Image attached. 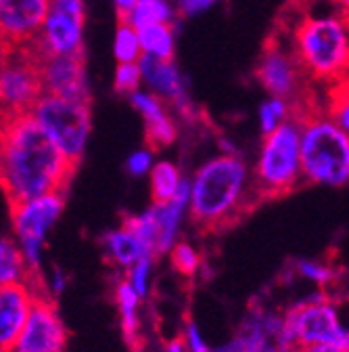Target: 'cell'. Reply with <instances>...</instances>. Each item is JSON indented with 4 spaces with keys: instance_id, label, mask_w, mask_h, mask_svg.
<instances>
[{
    "instance_id": "10",
    "label": "cell",
    "mask_w": 349,
    "mask_h": 352,
    "mask_svg": "<svg viewBox=\"0 0 349 352\" xmlns=\"http://www.w3.org/2000/svg\"><path fill=\"white\" fill-rule=\"evenodd\" d=\"M67 329L47 292L34 296L32 311L11 352H65Z\"/></svg>"
},
{
    "instance_id": "13",
    "label": "cell",
    "mask_w": 349,
    "mask_h": 352,
    "mask_svg": "<svg viewBox=\"0 0 349 352\" xmlns=\"http://www.w3.org/2000/svg\"><path fill=\"white\" fill-rule=\"evenodd\" d=\"M215 352H293L282 333V317L261 308L243 321L237 336Z\"/></svg>"
},
{
    "instance_id": "12",
    "label": "cell",
    "mask_w": 349,
    "mask_h": 352,
    "mask_svg": "<svg viewBox=\"0 0 349 352\" xmlns=\"http://www.w3.org/2000/svg\"><path fill=\"white\" fill-rule=\"evenodd\" d=\"M49 15V0H0V44L17 49L32 42Z\"/></svg>"
},
{
    "instance_id": "37",
    "label": "cell",
    "mask_w": 349,
    "mask_h": 352,
    "mask_svg": "<svg viewBox=\"0 0 349 352\" xmlns=\"http://www.w3.org/2000/svg\"><path fill=\"white\" fill-rule=\"evenodd\" d=\"M213 3H217V0H180V11L184 15H195V13L211 7Z\"/></svg>"
},
{
    "instance_id": "35",
    "label": "cell",
    "mask_w": 349,
    "mask_h": 352,
    "mask_svg": "<svg viewBox=\"0 0 349 352\" xmlns=\"http://www.w3.org/2000/svg\"><path fill=\"white\" fill-rule=\"evenodd\" d=\"M153 166V155L151 151H134L128 160V170L132 172L134 176H141V174H147Z\"/></svg>"
},
{
    "instance_id": "22",
    "label": "cell",
    "mask_w": 349,
    "mask_h": 352,
    "mask_svg": "<svg viewBox=\"0 0 349 352\" xmlns=\"http://www.w3.org/2000/svg\"><path fill=\"white\" fill-rule=\"evenodd\" d=\"M119 21L128 23L130 28H143L151 23H169L171 21V7L165 0H139Z\"/></svg>"
},
{
    "instance_id": "6",
    "label": "cell",
    "mask_w": 349,
    "mask_h": 352,
    "mask_svg": "<svg viewBox=\"0 0 349 352\" xmlns=\"http://www.w3.org/2000/svg\"><path fill=\"white\" fill-rule=\"evenodd\" d=\"M29 113L63 157L77 166L88 145L91 101L42 95Z\"/></svg>"
},
{
    "instance_id": "26",
    "label": "cell",
    "mask_w": 349,
    "mask_h": 352,
    "mask_svg": "<svg viewBox=\"0 0 349 352\" xmlns=\"http://www.w3.org/2000/svg\"><path fill=\"white\" fill-rule=\"evenodd\" d=\"M143 51L139 44L136 30L130 28L128 23L119 21L117 36H115V57L119 63H136L141 59Z\"/></svg>"
},
{
    "instance_id": "9",
    "label": "cell",
    "mask_w": 349,
    "mask_h": 352,
    "mask_svg": "<svg viewBox=\"0 0 349 352\" xmlns=\"http://www.w3.org/2000/svg\"><path fill=\"white\" fill-rule=\"evenodd\" d=\"M65 206V193H47L11 208L13 227L19 237V252L29 273V281H38L42 264V248L51 227L59 220Z\"/></svg>"
},
{
    "instance_id": "38",
    "label": "cell",
    "mask_w": 349,
    "mask_h": 352,
    "mask_svg": "<svg viewBox=\"0 0 349 352\" xmlns=\"http://www.w3.org/2000/svg\"><path fill=\"white\" fill-rule=\"evenodd\" d=\"M113 3H115V7L119 11V17H123L130 9H132L139 3V0H113Z\"/></svg>"
},
{
    "instance_id": "16",
    "label": "cell",
    "mask_w": 349,
    "mask_h": 352,
    "mask_svg": "<svg viewBox=\"0 0 349 352\" xmlns=\"http://www.w3.org/2000/svg\"><path fill=\"white\" fill-rule=\"evenodd\" d=\"M84 21L71 15L51 11L42 23L38 34L40 44L51 55H84V40H82Z\"/></svg>"
},
{
    "instance_id": "8",
    "label": "cell",
    "mask_w": 349,
    "mask_h": 352,
    "mask_svg": "<svg viewBox=\"0 0 349 352\" xmlns=\"http://www.w3.org/2000/svg\"><path fill=\"white\" fill-rule=\"evenodd\" d=\"M42 95L36 38L23 47L7 49L0 61V116L29 113Z\"/></svg>"
},
{
    "instance_id": "18",
    "label": "cell",
    "mask_w": 349,
    "mask_h": 352,
    "mask_svg": "<svg viewBox=\"0 0 349 352\" xmlns=\"http://www.w3.org/2000/svg\"><path fill=\"white\" fill-rule=\"evenodd\" d=\"M136 63L141 67V76L149 82L153 91L169 99H182V80L171 61H163L151 55H141Z\"/></svg>"
},
{
    "instance_id": "44",
    "label": "cell",
    "mask_w": 349,
    "mask_h": 352,
    "mask_svg": "<svg viewBox=\"0 0 349 352\" xmlns=\"http://www.w3.org/2000/svg\"><path fill=\"white\" fill-rule=\"evenodd\" d=\"M0 352H11V350H5V348H0Z\"/></svg>"
},
{
    "instance_id": "11",
    "label": "cell",
    "mask_w": 349,
    "mask_h": 352,
    "mask_svg": "<svg viewBox=\"0 0 349 352\" xmlns=\"http://www.w3.org/2000/svg\"><path fill=\"white\" fill-rule=\"evenodd\" d=\"M38 74L42 93L65 99L88 101V88L84 78V55H51L45 51L36 36Z\"/></svg>"
},
{
    "instance_id": "25",
    "label": "cell",
    "mask_w": 349,
    "mask_h": 352,
    "mask_svg": "<svg viewBox=\"0 0 349 352\" xmlns=\"http://www.w3.org/2000/svg\"><path fill=\"white\" fill-rule=\"evenodd\" d=\"M130 233H134L136 239L145 245V250L153 256L157 254V239H159V229H157V220L153 210H147L136 216H128L123 220V225Z\"/></svg>"
},
{
    "instance_id": "41",
    "label": "cell",
    "mask_w": 349,
    "mask_h": 352,
    "mask_svg": "<svg viewBox=\"0 0 349 352\" xmlns=\"http://www.w3.org/2000/svg\"><path fill=\"white\" fill-rule=\"evenodd\" d=\"M165 352H186V350H184V344L180 340H173V342L167 344V350Z\"/></svg>"
},
{
    "instance_id": "15",
    "label": "cell",
    "mask_w": 349,
    "mask_h": 352,
    "mask_svg": "<svg viewBox=\"0 0 349 352\" xmlns=\"http://www.w3.org/2000/svg\"><path fill=\"white\" fill-rule=\"evenodd\" d=\"M301 67L295 59L293 49H285L276 40H272V47L266 49L264 57L257 67V80L264 84L276 99L293 97L299 88Z\"/></svg>"
},
{
    "instance_id": "31",
    "label": "cell",
    "mask_w": 349,
    "mask_h": 352,
    "mask_svg": "<svg viewBox=\"0 0 349 352\" xmlns=\"http://www.w3.org/2000/svg\"><path fill=\"white\" fill-rule=\"evenodd\" d=\"M141 67L139 63H119L115 72V88L119 93H136L141 84Z\"/></svg>"
},
{
    "instance_id": "5",
    "label": "cell",
    "mask_w": 349,
    "mask_h": 352,
    "mask_svg": "<svg viewBox=\"0 0 349 352\" xmlns=\"http://www.w3.org/2000/svg\"><path fill=\"white\" fill-rule=\"evenodd\" d=\"M255 199H276L291 193L301 181L299 160V118L289 113L270 135H266L255 166Z\"/></svg>"
},
{
    "instance_id": "20",
    "label": "cell",
    "mask_w": 349,
    "mask_h": 352,
    "mask_svg": "<svg viewBox=\"0 0 349 352\" xmlns=\"http://www.w3.org/2000/svg\"><path fill=\"white\" fill-rule=\"evenodd\" d=\"M115 302H117L119 317H121V331L128 344L134 348L139 340V329H141V319H139L141 298L128 281H119L115 285Z\"/></svg>"
},
{
    "instance_id": "21",
    "label": "cell",
    "mask_w": 349,
    "mask_h": 352,
    "mask_svg": "<svg viewBox=\"0 0 349 352\" xmlns=\"http://www.w3.org/2000/svg\"><path fill=\"white\" fill-rule=\"evenodd\" d=\"M139 44L143 55H151L163 61H171L173 57V34L169 23H151L136 30Z\"/></svg>"
},
{
    "instance_id": "23",
    "label": "cell",
    "mask_w": 349,
    "mask_h": 352,
    "mask_svg": "<svg viewBox=\"0 0 349 352\" xmlns=\"http://www.w3.org/2000/svg\"><path fill=\"white\" fill-rule=\"evenodd\" d=\"M27 279L29 273L19 252V245L9 237H0V285L27 281Z\"/></svg>"
},
{
    "instance_id": "7",
    "label": "cell",
    "mask_w": 349,
    "mask_h": 352,
    "mask_svg": "<svg viewBox=\"0 0 349 352\" xmlns=\"http://www.w3.org/2000/svg\"><path fill=\"white\" fill-rule=\"evenodd\" d=\"M282 333L293 352L308 346H335L347 352L349 336L326 294L305 298L282 317Z\"/></svg>"
},
{
    "instance_id": "24",
    "label": "cell",
    "mask_w": 349,
    "mask_h": 352,
    "mask_svg": "<svg viewBox=\"0 0 349 352\" xmlns=\"http://www.w3.org/2000/svg\"><path fill=\"white\" fill-rule=\"evenodd\" d=\"M151 189H153V201L155 204H165L173 197V193L178 191L182 176L178 168L171 162H159L151 166Z\"/></svg>"
},
{
    "instance_id": "43",
    "label": "cell",
    "mask_w": 349,
    "mask_h": 352,
    "mask_svg": "<svg viewBox=\"0 0 349 352\" xmlns=\"http://www.w3.org/2000/svg\"><path fill=\"white\" fill-rule=\"evenodd\" d=\"M5 51H7V49L3 47V44H0V61H3V55H5Z\"/></svg>"
},
{
    "instance_id": "3",
    "label": "cell",
    "mask_w": 349,
    "mask_h": 352,
    "mask_svg": "<svg viewBox=\"0 0 349 352\" xmlns=\"http://www.w3.org/2000/svg\"><path fill=\"white\" fill-rule=\"evenodd\" d=\"M293 53L301 74L322 84L347 80L349 30L347 13L333 17L301 15L293 32Z\"/></svg>"
},
{
    "instance_id": "34",
    "label": "cell",
    "mask_w": 349,
    "mask_h": 352,
    "mask_svg": "<svg viewBox=\"0 0 349 352\" xmlns=\"http://www.w3.org/2000/svg\"><path fill=\"white\" fill-rule=\"evenodd\" d=\"M49 9L65 13V15H71V17L82 19V21L86 17V9H84L82 0H49Z\"/></svg>"
},
{
    "instance_id": "40",
    "label": "cell",
    "mask_w": 349,
    "mask_h": 352,
    "mask_svg": "<svg viewBox=\"0 0 349 352\" xmlns=\"http://www.w3.org/2000/svg\"><path fill=\"white\" fill-rule=\"evenodd\" d=\"M299 352H345V350L335 348V346H308V348H303Z\"/></svg>"
},
{
    "instance_id": "30",
    "label": "cell",
    "mask_w": 349,
    "mask_h": 352,
    "mask_svg": "<svg viewBox=\"0 0 349 352\" xmlns=\"http://www.w3.org/2000/svg\"><path fill=\"white\" fill-rule=\"evenodd\" d=\"M151 269H153V256H143L139 262H134L130 267V277L128 283L132 285V289L139 294L143 300L149 292V281H151Z\"/></svg>"
},
{
    "instance_id": "28",
    "label": "cell",
    "mask_w": 349,
    "mask_h": 352,
    "mask_svg": "<svg viewBox=\"0 0 349 352\" xmlns=\"http://www.w3.org/2000/svg\"><path fill=\"white\" fill-rule=\"evenodd\" d=\"M289 113H291V109H289V105H287L285 99H276V97H274L272 101H268V103L261 105L259 118H261V130H264V135H270V132H272L280 122L287 120Z\"/></svg>"
},
{
    "instance_id": "14",
    "label": "cell",
    "mask_w": 349,
    "mask_h": 352,
    "mask_svg": "<svg viewBox=\"0 0 349 352\" xmlns=\"http://www.w3.org/2000/svg\"><path fill=\"white\" fill-rule=\"evenodd\" d=\"M38 292L45 289H38L27 281L0 285V348H15Z\"/></svg>"
},
{
    "instance_id": "29",
    "label": "cell",
    "mask_w": 349,
    "mask_h": 352,
    "mask_svg": "<svg viewBox=\"0 0 349 352\" xmlns=\"http://www.w3.org/2000/svg\"><path fill=\"white\" fill-rule=\"evenodd\" d=\"M173 139H176V128H173V122L167 116L157 122L147 124V143L153 149L167 147V145H171Z\"/></svg>"
},
{
    "instance_id": "36",
    "label": "cell",
    "mask_w": 349,
    "mask_h": 352,
    "mask_svg": "<svg viewBox=\"0 0 349 352\" xmlns=\"http://www.w3.org/2000/svg\"><path fill=\"white\" fill-rule=\"evenodd\" d=\"M184 333H186V346H189L191 352H211L209 346H207V342L203 340L199 327H197L193 321L186 325V331H184Z\"/></svg>"
},
{
    "instance_id": "33",
    "label": "cell",
    "mask_w": 349,
    "mask_h": 352,
    "mask_svg": "<svg viewBox=\"0 0 349 352\" xmlns=\"http://www.w3.org/2000/svg\"><path fill=\"white\" fill-rule=\"evenodd\" d=\"M299 273L305 279H310L312 283L322 285V287L328 285L333 281V277H335V273H333L330 267H326V264H322V262H314V260H303V262H299Z\"/></svg>"
},
{
    "instance_id": "27",
    "label": "cell",
    "mask_w": 349,
    "mask_h": 352,
    "mask_svg": "<svg viewBox=\"0 0 349 352\" xmlns=\"http://www.w3.org/2000/svg\"><path fill=\"white\" fill-rule=\"evenodd\" d=\"M169 252H171V262H173V267H176L178 273H182L186 277L197 273L201 258H199V252L193 245L180 241V243H173Z\"/></svg>"
},
{
    "instance_id": "32",
    "label": "cell",
    "mask_w": 349,
    "mask_h": 352,
    "mask_svg": "<svg viewBox=\"0 0 349 352\" xmlns=\"http://www.w3.org/2000/svg\"><path fill=\"white\" fill-rule=\"evenodd\" d=\"M132 103H134V107L141 111V116L145 118L147 124L165 118L163 105H161L159 99L153 97V95H147V93H139V91H136V93H132Z\"/></svg>"
},
{
    "instance_id": "39",
    "label": "cell",
    "mask_w": 349,
    "mask_h": 352,
    "mask_svg": "<svg viewBox=\"0 0 349 352\" xmlns=\"http://www.w3.org/2000/svg\"><path fill=\"white\" fill-rule=\"evenodd\" d=\"M63 287H65V275H63V271L57 269L55 275H53V292H55V294H61Z\"/></svg>"
},
{
    "instance_id": "2",
    "label": "cell",
    "mask_w": 349,
    "mask_h": 352,
    "mask_svg": "<svg viewBox=\"0 0 349 352\" xmlns=\"http://www.w3.org/2000/svg\"><path fill=\"white\" fill-rule=\"evenodd\" d=\"M189 185V212L203 233L226 229L255 204L253 189L247 183V166L230 153L205 162Z\"/></svg>"
},
{
    "instance_id": "17",
    "label": "cell",
    "mask_w": 349,
    "mask_h": 352,
    "mask_svg": "<svg viewBox=\"0 0 349 352\" xmlns=\"http://www.w3.org/2000/svg\"><path fill=\"white\" fill-rule=\"evenodd\" d=\"M189 195H191V185L189 181L182 179L178 191L173 193V197L165 204H155L151 210L157 220V229H159V239H157V254L169 252L171 245L176 243L178 229L184 220V214L189 210Z\"/></svg>"
},
{
    "instance_id": "19",
    "label": "cell",
    "mask_w": 349,
    "mask_h": 352,
    "mask_svg": "<svg viewBox=\"0 0 349 352\" xmlns=\"http://www.w3.org/2000/svg\"><path fill=\"white\" fill-rule=\"evenodd\" d=\"M105 252L107 258L119 269H130L143 256H151L145 245L136 239L134 233H130L125 227H119L105 235Z\"/></svg>"
},
{
    "instance_id": "4",
    "label": "cell",
    "mask_w": 349,
    "mask_h": 352,
    "mask_svg": "<svg viewBox=\"0 0 349 352\" xmlns=\"http://www.w3.org/2000/svg\"><path fill=\"white\" fill-rule=\"evenodd\" d=\"M299 160L303 181L343 187L349 179V137L318 109H301Z\"/></svg>"
},
{
    "instance_id": "1",
    "label": "cell",
    "mask_w": 349,
    "mask_h": 352,
    "mask_svg": "<svg viewBox=\"0 0 349 352\" xmlns=\"http://www.w3.org/2000/svg\"><path fill=\"white\" fill-rule=\"evenodd\" d=\"M75 168L32 113L0 116V189L11 208L47 193H65Z\"/></svg>"
},
{
    "instance_id": "42",
    "label": "cell",
    "mask_w": 349,
    "mask_h": 352,
    "mask_svg": "<svg viewBox=\"0 0 349 352\" xmlns=\"http://www.w3.org/2000/svg\"><path fill=\"white\" fill-rule=\"evenodd\" d=\"M335 5H341L343 7V11H347V5H349V0H333Z\"/></svg>"
}]
</instances>
